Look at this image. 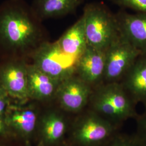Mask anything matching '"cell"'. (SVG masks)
<instances>
[{
    "mask_svg": "<svg viewBox=\"0 0 146 146\" xmlns=\"http://www.w3.org/2000/svg\"><path fill=\"white\" fill-rule=\"evenodd\" d=\"M76 75L93 88L104 82L105 51L88 46L76 61Z\"/></svg>",
    "mask_w": 146,
    "mask_h": 146,
    "instance_id": "cell-11",
    "label": "cell"
},
{
    "mask_svg": "<svg viewBox=\"0 0 146 146\" xmlns=\"http://www.w3.org/2000/svg\"><path fill=\"white\" fill-rule=\"evenodd\" d=\"M10 104L5 114L10 129L24 137L32 135L38 125V111L35 104Z\"/></svg>",
    "mask_w": 146,
    "mask_h": 146,
    "instance_id": "cell-12",
    "label": "cell"
},
{
    "mask_svg": "<svg viewBox=\"0 0 146 146\" xmlns=\"http://www.w3.org/2000/svg\"><path fill=\"white\" fill-rule=\"evenodd\" d=\"M76 146V145H73V144H72V143H70L69 145H66V146Z\"/></svg>",
    "mask_w": 146,
    "mask_h": 146,
    "instance_id": "cell-22",
    "label": "cell"
},
{
    "mask_svg": "<svg viewBox=\"0 0 146 146\" xmlns=\"http://www.w3.org/2000/svg\"><path fill=\"white\" fill-rule=\"evenodd\" d=\"M61 82L43 73L31 63L28 73L29 99L40 103L54 102Z\"/></svg>",
    "mask_w": 146,
    "mask_h": 146,
    "instance_id": "cell-13",
    "label": "cell"
},
{
    "mask_svg": "<svg viewBox=\"0 0 146 146\" xmlns=\"http://www.w3.org/2000/svg\"><path fill=\"white\" fill-rule=\"evenodd\" d=\"M65 113L56 105L46 110L39 118L37 127L43 146H58L62 143L71 122Z\"/></svg>",
    "mask_w": 146,
    "mask_h": 146,
    "instance_id": "cell-9",
    "label": "cell"
},
{
    "mask_svg": "<svg viewBox=\"0 0 146 146\" xmlns=\"http://www.w3.org/2000/svg\"><path fill=\"white\" fill-rule=\"evenodd\" d=\"M30 62L19 58L0 60V84L11 97L20 103L29 101L28 73Z\"/></svg>",
    "mask_w": 146,
    "mask_h": 146,
    "instance_id": "cell-7",
    "label": "cell"
},
{
    "mask_svg": "<svg viewBox=\"0 0 146 146\" xmlns=\"http://www.w3.org/2000/svg\"><path fill=\"white\" fill-rule=\"evenodd\" d=\"M84 0H33L31 7L42 21L74 13Z\"/></svg>",
    "mask_w": 146,
    "mask_h": 146,
    "instance_id": "cell-16",
    "label": "cell"
},
{
    "mask_svg": "<svg viewBox=\"0 0 146 146\" xmlns=\"http://www.w3.org/2000/svg\"><path fill=\"white\" fill-rule=\"evenodd\" d=\"M136 131L134 135L141 146H146V107L145 111L136 119Z\"/></svg>",
    "mask_w": 146,
    "mask_h": 146,
    "instance_id": "cell-19",
    "label": "cell"
},
{
    "mask_svg": "<svg viewBox=\"0 0 146 146\" xmlns=\"http://www.w3.org/2000/svg\"><path fill=\"white\" fill-rule=\"evenodd\" d=\"M56 42L64 54L76 61L88 46L83 16H81Z\"/></svg>",
    "mask_w": 146,
    "mask_h": 146,
    "instance_id": "cell-15",
    "label": "cell"
},
{
    "mask_svg": "<svg viewBox=\"0 0 146 146\" xmlns=\"http://www.w3.org/2000/svg\"><path fill=\"white\" fill-rule=\"evenodd\" d=\"M11 104V97L0 84V115H5Z\"/></svg>",
    "mask_w": 146,
    "mask_h": 146,
    "instance_id": "cell-20",
    "label": "cell"
},
{
    "mask_svg": "<svg viewBox=\"0 0 146 146\" xmlns=\"http://www.w3.org/2000/svg\"><path fill=\"white\" fill-rule=\"evenodd\" d=\"M101 146H141L134 135H129L117 133L110 140Z\"/></svg>",
    "mask_w": 146,
    "mask_h": 146,
    "instance_id": "cell-17",
    "label": "cell"
},
{
    "mask_svg": "<svg viewBox=\"0 0 146 146\" xmlns=\"http://www.w3.org/2000/svg\"><path fill=\"white\" fill-rule=\"evenodd\" d=\"M136 104L146 107V55H140L121 81Z\"/></svg>",
    "mask_w": 146,
    "mask_h": 146,
    "instance_id": "cell-14",
    "label": "cell"
},
{
    "mask_svg": "<svg viewBox=\"0 0 146 146\" xmlns=\"http://www.w3.org/2000/svg\"><path fill=\"white\" fill-rule=\"evenodd\" d=\"M9 127L5 121L4 115H0V135L4 136L9 133Z\"/></svg>",
    "mask_w": 146,
    "mask_h": 146,
    "instance_id": "cell-21",
    "label": "cell"
},
{
    "mask_svg": "<svg viewBox=\"0 0 146 146\" xmlns=\"http://www.w3.org/2000/svg\"><path fill=\"white\" fill-rule=\"evenodd\" d=\"M0 146H2V145H0Z\"/></svg>",
    "mask_w": 146,
    "mask_h": 146,
    "instance_id": "cell-24",
    "label": "cell"
},
{
    "mask_svg": "<svg viewBox=\"0 0 146 146\" xmlns=\"http://www.w3.org/2000/svg\"><path fill=\"white\" fill-rule=\"evenodd\" d=\"M49 41L41 21L25 0H5L0 4V60H31Z\"/></svg>",
    "mask_w": 146,
    "mask_h": 146,
    "instance_id": "cell-1",
    "label": "cell"
},
{
    "mask_svg": "<svg viewBox=\"0 0 146 146\" xmlns=\"http://www.w3.org/2000/svg\"><path fill=\"white\" fill-rule=\"evenodd\" d=\"M140 52L121 35L105 50L104 82H120Z\"/></svg>",
    "mask_w": 146,
    "mask_h": 146,
    "instance_id": "cell-6",
    "label": "cell"
},
{
    "mask_svg": "<svg viewBox=\"0 0 146 146\" xmlns=\"http://www.w3.org/2000/svg\"><path fill=\"white\" fill-rule=\"evenodd\" d=\"M37 146H43V145H42V143L41 142H39V143L38 144V145Z\"/></svg>",
    "mask_w": 146,
    "mask_h": 146,
    "instance_id": "cell-23",
    "label": "cell"
},
{
    "mask_svg": "<svg viewBox=\"0 0 146 146\" xmlns=\"http://www.w3.org/2000/svg\"><path fill=\"white\" fill-rule=\"evenodd\" d=\"M136 104L120 82H103L93 88L88 108L119 127L139 116Z\"/></svg>",
    "mask_w": 146,
    "mask_h": 146,
    "instance_id": "cell-2",
    "label": "cell"
},
{
    "mask_svg": "<svg viewBox=\"0 0 146 146\" xmlns=\"http://www.w3.org/2000/svg\"><path fill=\"white\" fill-rule=\"evenodd\" d=\"M122 8H128L137 13L146 14V0H110Z\"/></svg>",
    "mask_w": 146,
    "mask_h": 146,
    "instance_id": "cell-18",
    "label": "cell"
},
{
    "mask_svg": "<svg viewBox=\"0 0 146 146\" xmlns=\"http://www.w3.org/2000/svg\"><path fill=\"white\" fill-rule=\"evenodd\" d=\"M82 16L89 46L105 51L120 36L115 14L104 4H87Z\"/></svg>",
    "mask_w": 146,
    "mask_h": 146,
    "instance_id": "cell-4",
    "label": "cell"
},
{
    "mask_svg": "<svg viewBox=\"0 0 146 146\" xmlns=\"http://www.w3.org/2000/svg\"><path fill=\"white\" fill-rule=\"evenodd\" d=\"M115 15L120 35L141 55H146V14H130L121 10Z\"/></svg>",
    "mask_w": 146,
    "mask_h": 146,
    "instance_id": "cell-10",
    "label": "cell"
},
{
    "mask_svg": "<svg viewBox=\"0 0 146 146\" xmlns=\"http://www.w3.org/2000/svg\"><path fill=\"white\" fill-rule=\"evenodd\" d=\"M31 63L60 82L76 74V61L64 54L56 41L43 43L33 55Z\"/></svg>",
    "mask_w": 146,
    "mask_h": 146,
    "instance_id": "cell-5",
    "label": "cell"
},
{
    "mask_svg": "<svg viewBox=\"0 0 146 146\" xmlns=\"http://www.w3.org/2000/svg\"><path fill=\"white\" fill-rule=\"evenodd\" d=\"M75 115L68 131L70 143L101 146L117 133L119 127L88 107Z\"/></svg>",
    "mask_w": 146,
    "mask_h": 146,
    "instance_id": "cell-3",
    "label": "cell"
},
{
    "mask_svg": "<svg viewBox=\"0 0 146 146\" xmlns=\"http://www.w3.org/2000/svg\"><path fill=\"white\" fill-rule=\"evenodd\" d=\"M93 89L75 74L60 83L54 102L65 112L76 115L88 107Z\"/></svg>",
    "mask_w": 146,
    "mask_h": 146,
    "instance_id": "cell-8",
    "label": "cell"
}]
</instances>
